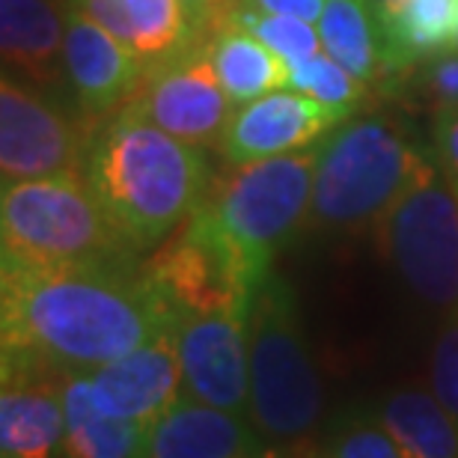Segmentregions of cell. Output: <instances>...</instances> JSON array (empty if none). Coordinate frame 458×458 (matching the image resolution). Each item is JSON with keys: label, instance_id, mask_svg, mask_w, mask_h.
Listing matches in <instances>:
<instances>
[{"label": "cell", "instance_id": "6da1fadb", "mask_svg": "<svg viewBox=\"0 0 458 458\" xmlns=\"http://www.w3.org/2000/svg\"><path fill=\"white\" fill-rule=\"evenodd\" d=\"M173 325L143 265H0V336L6 360L60 375L93 372Z\"/></svg>", "mask_w": 458, "mask_h": 458}, {"label": "cell", "instance_id": "d6a6232c", "mask_svg": "<svg viewBox=\"0 0 458 458\" xmlns=\"http://www.w3.org/2000/svg\"><path fill=\"white\" fill-rule=\"evenodd\" d=\"M399 0H369V6H372V13H381V9H387V6H396Z\"/></svg>", "mask_w": 458, "mask_h": 458}, {"label": "cell", "instance_id": "277c9868", "mask_svg": "<svg viewBox=\"0 0 458 458\" xmlns=\"http://www.w3.org/2000/svg\"><path fill=\"white\" fill-rule=\"evenodd\" d=\"M435 158L393 116H348L318 143L310 224L345 233L378 226L420 170Z\"/></svg>", "mask_w": 458, "mask_h": 458}, {"label": "cell", "instance_id": "30bf717a", "mask_svg": "<svg viewBox=\"0 0 458 458\" xmlns=\"http://www.w3.org/2000/svg\"><path fill=\"white\" fill-rule=\"evenodd\" d=\"M143 274L173 318L182 313L250 307L253 292L259 289L197 215L158 244V250L143 262Z\"/></svg>", "mask_w": 458, "mask_h": 458}, {"label": "cell", "instance_id": "d4e9b609", "mask_svg": "<svg viewBox=\"0 0 458 458\" xmlns=\"http://www.w3.org/2000/svg\"><path fill=\"white\" fill-rule=\"evenodd\" d=\"M318 458H405V453L372 408H357L331 426Z\"/></svg>", "mask_w": 458, "mask_h": 458}, {"label": "cell", "instance_id": "52a82bcc", "mask_svg": "<svg viewBox=\"0 0 458 458\" xmlns=\"http://www.w3.org/2000/svg\"><path fill=\"white\" fill-rule=\"evenodd\" d=\"M378 244L423 304L458 310V197L437 155L378 221Z\"/></svg>", "mask_w": 458, "mask_h": 458}, {"label": "cell", "instance_id": "5bb4252c", "mask_svg": "<svg viewBox=\"0 0 458 458\" xmlns=\"http://www.w3.org/2000/svg\"><path fill=\"white\" fill-rule=\"evenodd\" d=\"M66 78L81 114L102 119L131 102L149 63L134 45H125L102 24L75 6H66V42H63Z\"/></svg>", "mask_w": 458, "mask_h": 458}, {"label": "cell", "instance_id": "f546056e", "mask_svg": "<svg viewBox=\"0 0 458 458\" xmlns=\"http://www.w3.org/2000/svg\"><path fill=\"white\" fill-rule=\"evenodd\" d=\"M69 4L93 18L96 24H102L116 39H123L125 45H134V27H131V15H128L125 0H69Z\"/></svg>", "mask_w": 458, "mask_h": 458}, {"label": "cell", "instance_id": "9c48e42d", "mask_svg": "<svg viewBox=\"0 0 458 458\" xmlns=\"http://www.w3.org/2000/svg\"><path fill=\"white\" fill-rule=\"evenodd\" d=\"M137 114L194 146H221L235 102L215 75L206 39H188L176 51L146 66V75L131 96Z\"/></svg>", "mask_w": 458, "mask_h": 458}, {"label": "cell", "instance_id": "8992f818", "mask_svg": "<svg viewBox=\"0 0 458 458\" xmlns=\"http://www.w3.org/2000/svg\"><path fill=\"white\" fill-rule=\"evenodd\" d=\"M250 354V423L280 444L316 432L325 408L322 375L301 325L298 298L280 274H268L253 292L247 316Z\"/></svg>", "mask_w": 458, "mask_h": 458}, {"label": "cell", "instance_id": "7a4b0ae2", "mask_svg": "<svg viewBox=\"0 0 458 458\" xmlns=\"http://www.w3.org/2000/svg\"><path fill=\"white\" fill-rule=\"evenodd\" d=\"M84 176L137 253L167 242L212 185L203 149L167 134L131 105L96 128Z\"/></svg>", "mask_w": 458, "mask_h": 458}, {"label": "cell", "instance_id": "83f0119b", "mask_svg": "<svg viewBox=\"0 0 458 458\" xmlns=\"http://www.w3.org/2000/svg\"><path fill=\"white\" fill-rule=\"evenodd\" d=\"M432 393L458 420V310L441 327L432 348Z\"/></svg>", "mask_w": 458, "mask_h": 458}, {"label": "cell", "instance_id": "836d02e7", "mask_svg": "<svg viewBox=\"0 0 458 458\" xmlns=\"http://www.w3.org/2000/svg\"><path fill=\"white\" fill-rule=\"evenodd\" d=\"M250 458H271V455H265V453H262V455H250Z\"/></svg>", "mask_w": 458, "mask_h": 458}, {"label": "cell", "instance_id": "44dd1931", "mask_svg": "<svg viewBox=\"0 0 458 458\" xmlns=\"http://www.w3.org/2000/svg\"><path fill=\"white\" fill-rule=\"evenodd\" d=\"M405 458H458V420L428 390H393L372 408Z\"/></svg>", "mask_w": 458, "mask_h": 458}, {"label": "cell", "instance_id": "4dcf8cb0", "mask_svg": "<svg viewBox=\"0 0 458 458\" xmlns=\"http://www.w3.org/2000/svg\"><path fill=\"white\" fill-rule=\"evenodd\" d=\"M435 155L458 197V111L446 114L435 123Z\"/></svg>", "mask_w": 458, "mask_h": 458}, {"label": "cell", "instance_id": "4fadbf2b", "mask_svg": "<svg viewBox=\"0 0 458 458\" xmlns=\"http://www.w3.org/2000/svg\"><path fill=\"white\" fill-rule=\"evenodd\" d=\"M84 375L93 402L105 414L140 426H152L164 411L185 396L173 325L137 345L134 352Z\"/></svg>", "mask_w": 458, "mask_h": 458}, {"label": "cell", "instance_id": "8fae6325", "mask_svg": "<svg viewBox=\"0 0 458 458\" xmlns=\"http://www.w3.org/2000/svg\"><path fill=\"white\" fill-rule=\"evenodd\" d=\"M247 316L250 307H226L215 313H182L173 318L188 399L233 414H250Z\"/></svg>", "mask_w": 458, "mask_h": 458}, {"label": "cell", "instance_id": "ffe728a7", "mask_svg": "<svg viewBox=\"0 0 458 458\" xmlns=\"http://www.w3.org/2000/svg\"><path fill=\"white\" fill-rule=\"evenodd\" d=\"M66 441L63 458H143L146 426L105 414L93 402L87 375H66Z\"/></svg>", "mask_w": 458, "mask_h": 458}, {"label": "cell", "instance_id": "2e32d148", "mask_svg": "<svg viewBox=\"0 0 458 458\" xmlns=\"http://www.w3.org/2000/svg\"><path fill=\"white\" fill-rule=\"evenodd\" d=\"M262 453L259 428L244 414L188 396L146 426L143 458H250Z\"/></svg>", "mask_w": 458, "mask_h": 458}, {"label": "cell", "instance_id": "7402d4cb", "mask_svg": "<svg viewBox=\"0 0 458 458\" xmlns=\"http://www.w3.org/2000/svg\"><path fill=\"white\" fill-rule=\"evenodd\" d=\"M318 36L322 48L366 87L384 75L378 18L369 0H327L318 18Z\"/></svg>", "mask_w": 458, "mask_h": 458}, {"label": "cell", "instance_id": "7c38bea8", "mask_svg": "<svg viewBox=\"0 0 458 458\" xmlns=\"http://www.w3.org/2000/svg\"><path fill=\"white\" fill-rule=\"evenodd\" d=\"M345 114L327 107L295 89H277L242 105L229 119L221 155L226 164H247L289 155L318 146L334 128L345 123Z\"/></svg>", "mask_w": 458, "mask_h": 458}, {"label": "cell", "instance_id": "ba28073f", "mask_svg": "<svg viewBox=\"0 0 458 458\" xmlns=\"http://www.w3.org/2000/svg\"><path fill=\"white\" fill-rule=\"evenodd\" d=\"M89 116H75L30 81L4 72L0 81V176L6 182L45 179L87 167L93 134Z\"/></svg>", "mask_w": 458, "mask_h": 458}, {"label": "cell", "instance_id": "5b68a950", "mask_svg": "<svg viewBox=\"0 0 458 458\" xmlns=\"http://www.w3.org/2000/svg\"><path fill=\"white\" fill-rule=\"evenodd\" d=\"M0 250L4 262L33 268L134 265L137 259L81 170L6 182L0 191Z\"/></svg>", "mask_w": 458, "mask_h": 458}, {"label": "cell", "instance_id": "d6986e66", "mask_svg": "<svg viewBox=\"0 0 458 458\" xmlns=\"http://www.w3.org/2000/svg\"><path fill=\"white\" fill-rule=\"evenodd\" d=\"M206 45L217 81L238 107L277 89H289V63L238 21L212 33Z\"/></svg>", "mask_w": 458, "mask_h": 458}, {"label": "cell", "instance_id": "e0dca14e", "mask_svg": "<svg viewBox=\"0 0 458 458\" xmlns=\"http://www.w3.org/2000/svg\"><path fill=\"white\" fill-rule=\"evenodd\" d=\"M375 18L381 78H405L423 63L458 51V0H399Z\"/></svg>", "mask_w": 458, "mask_h": 458}, {"label": "cell", "instance_id": "4316f807", "mask_svg": "<svg viewBox=\"0 0 458 458\" xmlns=\"http://www.w3.org/2000/svg\"><path fill=\"white\" fill-rule=\"evenodd\" d=\"M411 89L417 102L435 116V123L458 111V51L417 66L411 72Z\"/></svg>", "mask_w": 458, "mask_h": 458}, {"label": "cell", "instance_id": "1f68e13d", "mask_svg": "<svg viewBox=\"0 0 458 458\" xmlns=\"http://www.w3.org/2000/svg\"><path fill=\"white\" fill-rule=\"evenodd\" d=\"M247 6L262 9V13L271 15H289V18H301V21H318L327 6V0H244Z\"/></svg>", "mask_w": 458, "mask_h": 458}, {"label": "cell", "instance_id": "cb8c5ba5", "mask_svg": "<svg viewBox=\"0 0 458 458\" xmlns=\"http://www.w3.org/2000/svg\"><path fill=\"white\" fill-rule=\"evenodd\" d=\"M134 27V48L146 63L176 51L191 39L179 0H125Z\"/></svg>", "mask_w": 458, "mask_h": 458}, {"label": "cell", "instance_id": "9a60e30c", "mask_svg": "<svg viewBox=\"0 0 458 458\" xmlns=\"http://www.w3.org/2000/svg\"><path fill=\"white\" fill-rule=\"evenodd\" d=\"M66 375L36 363L6 360L0 387V455L57 458L66 441Z\"/></svg>", "mask_w": 458, "mask_h": 458}, {"label": "cell", "instance_id": "3957f363", "mask_svg": "<svg viewBox=\"0 0 458 458\" xmlns=\"http://www.w3.org/2000/svg\"><path fill=\"white\" fill-rule=\"evenodd\" d=\"M318 146L274 158L229 164L212 179L197 217L242 265L253 286L271 274V262L310 221Z\"/></svg>", "mask_w": 458, "mask_h": 458}, {"label": "cell", "instance_id": "f1b7e54d", "mask_svg": "<svg viewBox=\"0 0 458 458\" xmlns=\"http://www.w3.org/2000/svg\"><path fill=\"white\" fill-rule=\"evenodd\" d=\"M185 13L191 39H208L221 27H226L235 18L244 0H179Z\"/></svg>", "mask_w": 458, "mask_h": 458}, {"label": "cell", "instance_id": "603a6c76", "mask_svg": "<svg viewBox=\"0 0 458 458\" xmlns=\"http://www.w3.org/2000/svg\"><path fill=\"white\" fill-rule=\"evenodd\" d=\"M289 89L304 93L327 107H336L345 116H354L357 105L363 102L366 84L354 78L345 66H340L327 51H318L313 57L298 60L289 66Z\"/></svg>", "mask_w": 458, "mask_h": 458}, {"label": "cell", "instance_id": "484cf974", "mask_svg": "<svg viewBox=\"0 0 458 458\" xmlns=\"http://www.w3.org/2000/svg\"><path fill=\"white\" fill-rule=\"evenodd\" d=\"M233 21L247 27L253 36H259V39L268 45L271 51H277L289 66L322 51V36H318V30L313 24L301 21V18L271 15V13H262V9H253V6L244 4L235 13Z\"/></svg>", "mask_w": 458, "mask_h": 458}, {"label": "cell", "instance_id": "ac0fdd59", "mask_svg": "<svg viewBox=\"0 0 458 458\" xmlns=\"http://www.w3.org/2000/svg\"><path fill=\"white\" fill-rule=\"evenodd\" d=\"M66 15L51 0H0L4 66L36 87H57L66 75L63 60Z\"/></svg>", "mask_w": 458, "mask_h": 458}]
</instances>
